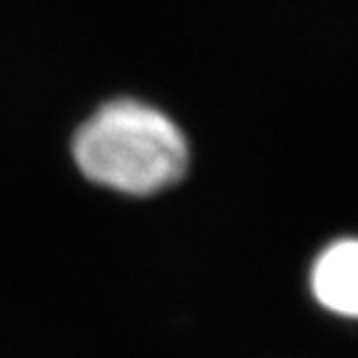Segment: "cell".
Instances as JSON below:
<instances>
[{
  "instance_id": "cell-2",
  "label": "cell",
  "mask_w": 358,
  "mask_h": 358,
  "mask_svg": "<svg viewBox=\"0 0 358 358\" xmlns=\"http://www.w3.org/2000/svg\"><path fill=\"white\" fill-rule=\"evenodd\" d=\"M308 284L321 308L341 319H358V239L326 246L313 262Z\"/></svg>"
},
{
  "instance_id": "cell-1",
  "label": "cell",
  "mask_w": 358,
  "mask_h": 358,
  "mask_svg": "<svg viewBox=\"0 0 358 358\" xmlns=\"http://www.w3.org/2000/svg\"><path fill=\"white\" fill-rule=\"evenodd\" d=\"M67 162L90 189L115 199H155L187 177L192 147L177 120L137 95L97 100L70 127Z\"/></svg>"
}]
</instances>
